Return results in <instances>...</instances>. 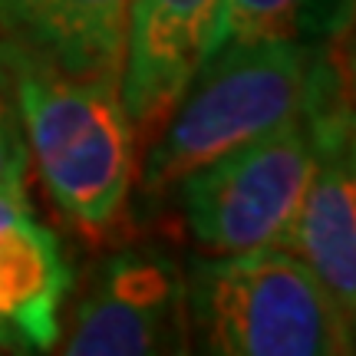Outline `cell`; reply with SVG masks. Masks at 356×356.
<instances>
[{
  "label": "cell",
  "instance_id": "6",
  "mask_svg": "<svg viewBox=\"0 0 356 356\" xmlns=\"http://www.w3.org/2000/svg\"><path fill=\"white\" fill-rule=\"evenodd\" d=\"M221 0H132L119 96L136 129H155L208 56Z\"/></svg>",
  "mask_w": 356,
  "mask_h": 356
},
{
  "label": "cell",
  "instance_id": "3",
  "mask_svg": "<svg viewBox=\"0 0 356 356\" xmlns=\"http://www.w3.org/2000/svg\"><path fill=\"white\" fill-rule=\"evenodd\" d=\"M188 89L142 165V191L152 198H165L195 168L300 115L307 53L297 40L231 47L208 56Z\"/></svg>",
  "mask_w": 356,
  "mask_h": 356
},
{
  "label": "cell",
  "instance_id": "10",
  "mask_svg": "<svg viewBox=\"0 0 356 356\" xmlns=\"http://www.w3.org/2000/svg\"><path fill=\"white\" fill-rule=\"evenodd\" d=\"M26 139L17 106L10 47L0 43V191H24L26 178Z\"/></svg>",
  "mask_w": 356,
  "mask_h": 356
},
{
  "label": "cell",
  "instance_id": "1",
  "mask_svg": "<svg viewBox=\"0 0 356 356\" xmlns=\"http://www.w3.org/2000/svg\"><path fill=\"white\" fill-rule=\"evenodd\" d=\"M10 56L26 155L60 215L89 241L109 238L136 175V126L119 86L63 76L13 47Z\"/></svg>",
  "mask_w": 356,
  "mask_h": 356
},
{
  "label": "cell",
  "instance_id": "7",
  "mask_svg": "<svg viewBox=\"0 0 356 356\" xmlns=\"http://www.w3.org/2000/svg\"><path fill=\"white\" fill-rule=\"evenodd\" d=\"M70 291L63 248L24 191H0V346L47 353L60 343V310Z\"/></svg>",
  "mask_w": 356,
  "mask_h": 356
},
{
  "label": "cell",
  "instance_id": "4",
  "mask_svg": "<svg viewBox=\"0 0 356 356\" xmlns=\"http://www.w3.org/2000/svg\"><path fill=\"white\" fill-rule=\"evenodd\" d=\"M314 172L304 115L238 145L178 181L181 218L208 257L280 244Z\"/></svg>",
  "mask_w": 356,
  "mask_h": 356
},
{
  "label": "cell",
  "instance_id": "9",
  "mask_svg": "<svg viewBox=\"0 0 356 356\" xmlns=\"http://www.w3.org/2000/svg\"><path fill=\"white\" fill-rule=\"evenodd\" d=\"M307 7L310 0H221L208 56L267 40H297Z\"/></svg>",
  "mask_w": 356,
  "mask_h": 356
},
{
  "label": "cell",
  "instance_id": "2",
  "mask_svg": "<svg viewBox=\"0 0 356 356\" xmlns=\"http://www.w3.org/2000/svg\"><path fill=\"white\" fill-rule=\"evenodd\" d=\"M188 340L218 356H340L353 317L280 244L208 257L185 280Z\"/></svg>",
  "mask_w": 356,
  "mask_h": 356
},
{
  "label": "cell",
  "instance_id": "5",
  "mask_svg": "<svg viewBox=\"0 0 356 356\" xmlns=\"http://www.w3.org/2000/svg\"><path fill=\"white\" fill-rule=\"evenodd\" d=\"M185 346V277L162 251L136 248L92 270L60 350L70 356H152L181 353Z\"/></svg>",
  "mask_w": 356,
  "mask_h": 356
},
{
  "label": "cell",
  "instance_id": "8",
  "mask_svg": "<svg viewBox=\"0 0 356 356\" xmlns=\"http://www.w3.org/2000/svg\"><path fill=\"white\" fill-rule=\"evenodd\" d=\"M132 0H0V30L17 53L73 79H122Z\"/></svg>",
  "mask_w": 356,
  "mask_h": 356
}]
</instances>
